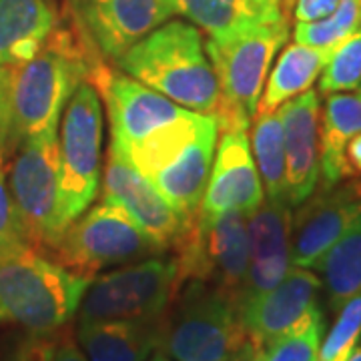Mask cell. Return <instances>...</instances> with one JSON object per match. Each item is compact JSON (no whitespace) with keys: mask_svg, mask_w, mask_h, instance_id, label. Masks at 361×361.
Here are the masks:
<instances>
[{"mask_svg":"<svg viewBox=\"0 0 361 361\" xmlns=\"http://www.w3.org/2000/svg\"><path fill=\"white\" fill-rule=\"evenodd\" d=\"M51 361H89L82 348L78 345L77 337L73 336V331L66 325L59 329L56 345H54V351H52Z\"/></svg>","mask_w":361,"mask_h":361,"instance_id":"cell-34","label":"cell"},{"mask_svg":"<svg viewBox=\"0 0 361 361\" xmlns=\"http://www.w3.org/2000/svg\"><path fill=\"white\" fill-rule=\"evenodd\" d=\"M103 65L109 63L92 59L71 25H59L32 59L8 66L4 159L28 139L56 130L73 92Z\"/></svg>","mask_w":361,"mask_h":361,"instance_id":"cell-1","label":"cell"},{"mask_svg":"<svg viewBox=\"0 0 361 361\" xmlns=\"http://www.w3.org/2000/svg\"><path fill=\"white\" fill-rule=\"evenodd\" d=\"M169 4L215 42H227L257 25L289 20L277 0H169Z\"/></svg>","mask_w":361,"mask_h":361,"instance_id":"cell-21","label":"cell"},{"mask_svg":"<svg viewBox=\"0 0 361 361\" xmlns=\"http://www.w3.org/2000/svg\"><path fill=\"white\" fill-rule=\"evenodd\" d=\"M217 137L215 116L187 111L151 137L118 151L155 185L169 205L191 221L201 209Z\"/></svg>","mask_w":361,"mask_h":361,"instance_id":"cell-2","label":"cell"},{"mask_svg":"<svg viewBox=\"0 0 361 361\" xmlns=\"http://www.w3.org/2000/svg\"><path fill=\"white\" fill-rule=\"evenodd\" d=\"M233 361H263V349L257 348L255 343H251L243 353H239Z\"/></svg>","mask_w":361,"mask_h":361,"instance_id":"cell-37","label":"cell"},{"mask_svg":"<svg viewBox=\"0 0 361 361\" xmlns=\"http://www.w3.org/2000/svg\"><path fill=\"white\" fill-rule=\"evenodd\" d=\"M173 303L161 348L173 361H233L253 343L235 299L217 285L191 279Z\"/></svg>","mask_w":361,"mask_h":361,"instance_id":"cell-5","label":"cell"},{"mask_svg":"<svg viewBox=\"0 0 361 361\" xmlns=\"http://www.w3.org/2000/svg\"><path fill=\"white\" fill-rule=\"evenodd\" d=\"M125 75L193 113L215 115L219 80L207 56L201 30L167 20L115 61Z\"/></svg>","mask_w":361,"mask_h":361,"instance_id":"cell-3","label":"cell"},{"mask_svg":"<svg viewBox=\"0 0 361 361\" xmlns=\"http://www.w3.org/2000/svg\"><path fill=\"white\" fill-rule=\"evenodd\" d=\"M92 279L23 245L0 259V325L52 334L68 325Z\"/></svg>","mask_w":361,"mask_h":361,"instance_id":"cell-4","label":"cell"},{"mask_svg":"<svg viewBox=\"0 0 361 361\" xmlns=\"http://www.w3.org/2000/svg\"><path fill=\"white\" fill-rule=\"evenodd\" d=\"M341 0H295L291 14L295 23H315L337 11Z\"/></svg>","mask_w":361,"mask_h":361,"instance_id":"cell-33","label":"cell"},{"mask_svg":"<svg viewBox=\"0 0 361 361\" xmlns=\"http://www.w3.org/2000/svg\"><path fill=\"white\" fill-rule=\"evenodd\" d=\"M59 25V0H0V66L32 59Z\"/></svg>","mask_w":361,"mask_h":361,"instance_id":"cell-22","label":"cell"},{"mask_svg":"<svg viewBox=\"0 0 361 361\" xmlns=\"http://www.w3.org/2000/svg\"><path fill=\"white\" fill-rule=\"evenodd\" d=\"M361 177V133L345 147V179Z\"/></svg>","mask_w":361,"mask_h":361,"instance_id":"cell-36","label":"cell"},{"mask_svg":"<svg viewBox=\"0 0 361 361\" xmlns=\"http://www.w3.org/2000/svg\"><path fill=\"white\" fill-rule=\"evenodd\" d=\"M163 253L121 207L103 201L87 209L61 233L49 257L68 271L92 279L99 271Z\"/></svg>","mask_w":361,"mask_h":361,"instance_id":"cell-7","label":"cell"},{"mask_svg":"<svg viewBox=\"0 0 361 361\" xmlns=\"http://www.w3.org/2000/svg\"><path fill=\"white\" fill-rule=\"evenodd\" d=\"M177 259L147 257L92 277L78 307V325L167 315L180 289Z\"/></svg>","mask_w":361,"mask_h":361,"instance_id":"cell-8","label":"cell"},{"mask_svg":"<svg viewBox=\"0 0 361 361\" xmlns=\"http://www.w3.org/2000/svg\"><path fill=\"white\" fill-rule=\"evenodd\" d=\"M361 133V90L327 94L319 123V179L331 189L345 179V147Z\"/></svg>","mask_w":361,"mask_h":361,"instance_id":"cell-23","label":"cell"},{"mask_svg":"<svg viewBox=\"0 0 361 361\" xmlns=\"http://www.w3.org/2000/svg\"><path fill=\"white\" fill-rule=\"evenodd\" d=\"M165 317L78 325L77 341L89 361H147L163 348Z\"/></svg>","mask_w":361,"mask_h":361,"instance_id":"cell-20","label":"cell"},{"mask_svg":"<svg viewBox=\"0 0 361 361\" xmlns=\"http://www.w3.org/2000/svg\"><path fill=\"white\" fill-rule=\"evenodd\" d=\"M147 361H173V360L169 357L165 351H157L155 355H151V357H149V360H147Z\"/></svg>","mask_w":361,"mask_h":361,"instance_id":"cell-38","label":"cell"},{"mask_svg":"<svg viewBox=\"0 0 361 361\" xmlns=\"http://www.w3.org/2000/svg\"><path fill=\"white\" fill-rule=\"evenodd\" d=\"M285 142L287 203L301 205L319 183V94L305 90L279 106Z\"/></svg>","mask_w":361,"mask_h":361,"instance_id":"cell-19","label":"cell"},{"mask_svg":"<svg viewBox=\"0 0 361 361\" xmlns=\"http://www.w3.org/2000/svg\"><path fill=\"white\" fill-rule=\"evenodd\" d=\"M8 175V189L25 233L26 243L49 255L61 237V147L51 130L25 141L16 151Z\"/></svg>","mask_w":361,"mask_h":361,"instance_id":"cell-10","label":"cell"},{"mask_svg":"<svg viewBox=\"0 0 361 361\" xmlns=\"http://www.w3.org/2000/svg\"><path fill=\"white\" fill-rule=\"evenodd\" d=\"M361 221V177L322 189L291 219V265L315 269L323 255Z\"/></svg>","mask_w":361,"mask_h":361,"instance_id":"cell-13","label":"cell"},{"mask_svg":"<svg viewBox=\"0 0 361 361\" xmlns=\"http://www.w3.org/2000/svg\"><path fill=\"white\" fill-rule=\"evenodd\" d=\"M8 133V66H0V153L4 155Z\"/></svg>","mask_w":361,"mask_h":361,"instance_id":"cell-35","label":"cell"},{"mask_svg":"<svg viewBox=\"0 0 361 361\" xmlns=\"http://www.w3.org/2000/svg\"><path fill=\"white\" fill-rule=\"evenodd\" d=\"M361 26V2L360 0H341L337 11L327 18L315 23H295L293 39L295 42L307 44L313 49L331 51L336 44L348 39Z\"/></svg>","mask_w":361,"mask_h":361,"instance_id":"cell-27","label":"cell"},{"mask_svg":"<svg viewBox=\"0 0 361 361\" xmlns=\"http://www.w3.org/2000/svg\"><path fill=\"white\" fill-rule=\"evenodd\" d=\"M291 205L287 201L269 199L247 215L249 267L237 307L271 291L291 269Z\"/></svg>","mask_w":361,"mask_h":361,"instance_id":"cell-17","label":"cell"},{"mask_svg":"<svg viewBox=\"0 0 361 361\" xmlns=\"http://www.w3.org/2000/svg\"><path fill=\"white\" fill-rule=\"evenodd\" d=\"M103 201L121 207L165 253L179 243L189 225L157 191L155 185L113 145L104 169Z\"/></svg>","mask_w":361,"mask_h":361,"instance_id":"cell-14","label":"cell"},{"mask_svg":"<svg viewBox=\"0 0 361 361\" xmlns=\"http://www.w3.org/2000/svg\"><path fill=\"white\" fill-rule=\"evenodd\" d=\"M319 348V361H349L361 341V293L349 297Z\"/></svg>","mask_w":361,"mask_h":361,"instance_id":"cell-29","label":"cell"},{"mask_svg":"<svg viewBox=\"0 0 361 361\" xmlns=\"http://www.w3.org/2000/svg\"><path fill=\"white\" fill-rule=\"evenodd\" d=\"M68 25L92 59L113 63L175 16L169 0H66Z\"/></svg>","mask_w":361,"mask_h":361,"instance_id":"cell-12","label":"cell"},{"mask_svg":"<svg viewBox=\"0 0 361 361\" xmlns=\"http://www.w3.org/2000/svg\"><path fill=\"white\" fill-rule=\"evenodd\" d=\"M349 361H361V341L357 343V348L353 349V353H351V357Z\"/></svg>","mask_w":361,"mask_h":361,"instance_id":"cell-39","label":"cell"},{"mask_svg":"<svg viewBox=\"0 0 361 361\" xmlns=\"http://www.w3.org/2000/svg\"><path fill=\"white\" fill-rule=\"evenodd\" d=\"M360 2H361V0H360Z\"/></svg>","mask_w":361,"mask_h":361,"instance_id":"cell-41","label":"cell"},{"mask_svg":"<svg viewBox=\"0 0 361 361\" xmlns=\"http://www.w3.org/2000/svg\"><path fill=\"white\" fill-rule=\"evenodd\" d=\"M59 211L66 229L99 193L103 161V106L97 87L82 80L66 103L61 130Z\"/></svg>","mask_w":361,"mask_h":361,"instance_id":"cell-9","label":"cell"},{"mask_svg":"<svg viewBox=\"0 0 361 361\" xmlns=\"http://www.w3.org/2000/svg\"><path fill=\"white\" fill-rule=\"evenodd\" d=\"M289 39V20L257 25L227 42L207 40L205 52L219 80V130L249 129L275 54Z\"/></svg>","mask_w":361,"mask_h":361,"instance_id":"cell-6","label":"cell"},{"mask_svg":"<svg viewBox=\"0 0 361 361\" xmlns=\"http://www.w3.org/2000/svg\"><path fill=\"white\" fill-rule=\"evenodd\" d=\"M4 161L6 159L0 153V259L8 255L14 249H18V247L28 245L18 215H16V209H14L13 195L8 189Z\"/></svg>","mask_w":361,"mask_h":361,"instance_id":"cell-31","label":"cell"},{"mask_svg":"<svg viewBox=\"0 0 361 361\" xmlns=\"http://www.w3.org/2000/svg\"><path fill=\"white\" fill-rule=\"evenodd\" d=\"M361 87V26L336 44L322 71L319 92H351Z\"/></svg>","mask_w":361,"mask_h":361,"instance_id":"cell-28","label":"cell"},{"mask_svg":"<svg viewBox=\"0 0 361 361\" xmlns=\"http://www.w3.org/2000/svg\"><path fill=\"white\" fill-rule=\"evenodd\" d=\"M219 133V149L213 159L199 213L219 215L227 211H239L243 215H251L265 201V191L249 149L247 130L225 129Z\"/></svg>","mask_w":361,"mask_h":361,"instance_id":"cell-18","label":"cell"},{"mask_svg":"<svg viewBox=\"0 0 361 361\" xmlns=\"http://www.w3.org/2000/svg\"><path fill=\"white\" fill-rule=\"evenodd\" d=\"M97 90L106 103L113 133L111 145L116 149H125L133 142L151 137L189 111L169 101L157 90L145 87L123 71L116 73L111 68L97 85Z\"/></svg>","mask_w":361,"mask_h":361,"instance_id":"cell-16","label":"cell"},{"mask_svg":"<svg viewBox=\"0 0 361 361\" xmlns=\"http://www.w3.org/2000/svg\"><path fill=\"white\" fill-rule=\"evenodd\" d=\"M323 325V313L317 311L295 331L263 349V361H319Z\"/></svg>","mask_w":361,"mask_h":361,"instance_id":"cell-30","label":"cell"},{"mask_svg":"<svg viewBox=\"0 0 361 361\" xmlns=\"http://www.w3.org/2000/svg\"><path fill=\"white\" fill-rule=\"evenodd\" d=\"M329 305L337 311L349 297L361 293V221L345 233L317 263Z\"/></svg>","mask_w":361,"mask_h":361,"instance_id":"cell-25","label":"cell"},{"mask_svg":"<svg viewBox=\"0 0 361 361\" xmlns=\"http://www.w3.org/2000/svg\"><path fill=\"white\" fill-rule=\"evenodd\" d=\"M251 141H253L251 151L261 177V185L265 187V199L287 201L283 125L279 113L257 115Z\"/></svg>","mask_w":361,"mask_h":361,"instance_id":"cell-26","label":"cell"},{"mask_svg":"<svg viewBox=\"0 0 361 361\" xmlns=\"http://www.w3.org/2000/svg\"><path fill=\"white\" fill-rule=\"evenodd\" d=\"M277 2H281L285 6V11H287V14H289L291 13V8H293V2H295V0H277Z\"/></svg>","mask_w":361,"mask_h":361,"instance_id":"cell-40","label":"cell"},{"mask_svg":"<svg viewBox=\"0 0 361 361\" xmlns=\"http://www.w3.org/2000/svg\"><path fill=\"white\" fill-rule=\"evenodd\" d=\"M319 289L322 281L315 273L291 265L281 283L239 305V317L249 339L265 349L279 337L295 331L311 315L322 311Z\"/></svg>","mask_w":361,"mask_h":361,"instance_id":"cell-15","label":"cell"},{"mask_svg":"<svg viewBox=\"0 0 361 361\" xmlns=\"http://www.w3.org/2000/svg\"><path fill=\"white\" fill-rule=\"evenodd\" d=\"M173 251L177 253L180 283L199 279L217 285L237 303L249 267L247 215L239 211L197 213Z\"/></svg>","mask_w":361,"mask_h":361,"instance_id":"cell-11","label":"cell"},{"mask_svg":"<svg viewBox=\"0 0 361 361\" xmlns=\"http://www.w3.org/2000/svg\"><path fill=\"white\" fill-rule=\"evenodd\" d=\"M329 51L313 49L301 42L289 44L271 71L267 89L261 94L257 115L275 113L279 106L293 97L311 89V85L322 75Z\"/></svg>","mask_w":361,"mask_h":361,"instance_id":"cell-24","label":"cell"},{"mask_svg":"<svg viewBox=\"0 0 361 361\" xmlns=\"http://www.w3.org/2000/svg\"><path fill=\"white\" fill-rule=\"evenodd\" d=\"M56 336L59 331L52 334L26 331V336L16 339V343L8 349L4 361H51L52 351L56 345Z\"/></svg>","mask_w":361,"mask_h":361,"instance_id":"cell-32","label":"cell"}]
</instances>
